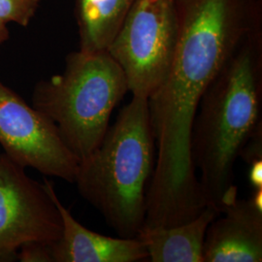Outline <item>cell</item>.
I'll use <instances>...</instances> for the list:
<instances>
[{
  "label": "cell",
  "instance_id": "1",
  "mask_svg": "<svg viewBox=\"0 0 262 262\" xmlns=\"http://www.w3.org/2000/svg\"><path fill=\"white\" fill-rule=\"evenodd\" d=\"M262 24L207 86L191 131V160L207 206L221 214L237 198L235 162L261 124Z\"/></svg>",
  "mask_w": 262,
  "mask_h": 262
},
{
  "label": "cell",
  "instance_id": "2",
  "mask_svg": "<svg viewBox=\"0 0 262 262\" xmlns=\"http://www.w3.org/2000/svg\"><path fill=\"white\" fill-rule=\"evenodd\" d=\"M155 165L148 99L132 96L98 147L79 162L75 184L119 237L134 238L145 224Z\"/></svg>",
  "mask_w": 262,
  "mask_h": 262
},
{
  "label": "cell",
  "instance_id": "3",
  "mask_svg": "<svg viewBox=\"0 0 262 262\" xmlns=\"http://www.w3.org/2000/svg\"><path fill=\"white\" fill-rule=\"evenodd\" d=\"M128 84L122 68L107 51L72 52L61 74L40 81L32 106L56 124L79 162L101 143L114 109Z\"/></svg>",
  "mask_w": 262,
  "mask_h": 262
},
{
  "label": "cell",
  "instance_id": "4",
  "mask_svg": "<svg viewBox=\"0 0 262 262\" xmlns=\"http://www.w3.org/2000/svg\"><path fill=\"white\" fill-rule=\"evenodd\" d=\"M177 40L174 0H135L106 51L132 95L148 99L168 77Z\"/></svg>",
  "mask_w": 262,
  "mask_h": 262
},
{
  "label": "cell",
  "instance_id": "5",
  "mask_svg": "<svg viewBox=\"0 0 262 262\" xmlns=\"http://www.w3.org/2000/svg\"><path fill=\"white\" fill-rule=\"evenodd\" d=\"M62 222L44 184L25 168L0 155V262L16 261L19 249L29 243L53 245Z\"/></svg>",
  "mask_w": 262,
  "mask_h": 262
},
{
  "label": "cell",
  "instance_id": "6",
  "mask_svg": "<svg viewBox=\"0 0 262 262\" xmlns=\"http://www.w3.org/2000/svg\"><path fill=\"white\" fill-rule=\"evenodd\" d=\"M0 145L24 168L75 183L79 160L56 124L0 80Z\"/></svg>",
  "mask_w": 262,
  "mask_h": 262
},
{
  "label": "cell",
  "instance_id": "7",
  "mask_svg": "<svg viewBox=\"0 0 262 262\" xmlns=\"http://www.w3.org/2000/svg\"><path fill=\"white\" fill-rule=\"evenodd\" d=\"M262 261V206L235 198L209 225L203 262Z\"/></svg>",
  "mask_w": 262,
  "mask_h": 262
},
{
  "label": "cell",
  "instance_id": "8",
  "mask_svg": "<svg viewBox=\"0 0 262 262\" xmlns=\"http://www.w3.org/2000/svg\"><path fill=\"white\" fill-rule=\"evenodd\" d=\"M62 222L59 239L52 245L53 262H137L148 259V252L137 237H109L81 225L61 203L54 185L44 180Z\"/></svg>",
  "mask_w": 262,
  "mask_h": 262
},
{
  "label": "cell",
  "instance_id": "9",
  "mask_svg": "<svg viewBox=\"0 0 262 262\" xmlns=\"http://www.w3.org/2000/svg\"><path fill=\"white\" fill-rule=\"evenodd\" d=\"M219 215L214 208L206 206L196 217L181 225L143 226L137 238L151 262H203L207 229Z\"/></svg>",
  "mask_w": 262,
  "mask_h": 262
},
{
  "label": "cell",
  "instance_id": "10",
  "mask_svg": "<svg viewBox=\"0 0 262 262\" xmlns=\"http://www.w3.org/2000/svg\"><path fill=\"white\" fill-rule=\"evenodd\" d=\"M135 0H75L80 51H106Z\"/></svg>",
  "mask_w": 262,
  "mask_h": 262
},
{
  "label": "cell",
  "instance_id": "11",
  "mask_svg": "<svg viewBox=\"0 0 262 262\" xmlns=\"http://www.w3.org/2000/svg\"><path fill=\"white\" fill-rule=\"evenodd\" d=\"M41 0H0V19L28 27L36 14Z\"/></svg>",
  "mask_w": 262,
  "mask_h": 262
},
{
  "label": "cell",
  "instance_id": "12",
  "mask_svg": "<svg viewBox=\"0 0 262 262\" xmlns=\"http://www.w3.org/2000/svg\"><path fill=\"white\" fill-rule=\"evenodd\" d=\"M17 260L21 262H53L52 245L27 244L19 249Z\"/></svg>",
  "mask_w": 262,
  "mask_h": 262
},
{
  "label": "cell",
  "instance_id": "13",
  "mask_svg": "<svg viewBox=\"0 0 262 262\" xmlns=\"http://www.w3.org/2000/svg\"><path fill=\"white\" fill-rule=\"evenodd\" d=\"M240 157L250 164L253 160L262 159V125L253 132L251 138L244 146Z\"/></svg>",
  "mask_w": 262,
  "mask_h": 262
},
{
  "label": "cell",
  "instance_id": "14",
  "mask_svg": "<svg viewBox=\"0 0 262 262\" xmlns=\"http://www.w3.org/2000/svg\"><path fill=\"white\" fill-rule=\"evenodd\" d=\"M249 181L253 189L262 188V159L253 160L249 164Z\"/></svg>",
  "mask_w": 262,
  "mask_h": 262
},
{
  "label": "cell",
  "instance_id": "15",
  "mask_svg": "<svg viewBox=\"0 0 262 262\" xmlns=\"http://www.w3.org/2000/svg\"><path fill=\"white\" fill-rule=\"evenodd\" d=\"M9 37V29L7 28V25L0 19V45L5 43Z\"/></svg>",
  "mask_w": 262,
  "mask_h": 262
}]
</instances>
